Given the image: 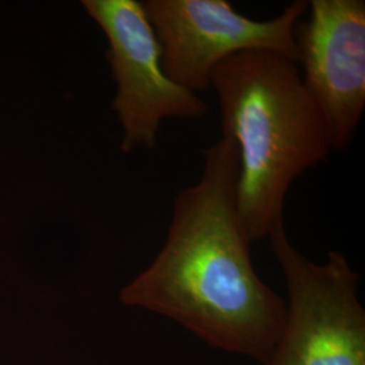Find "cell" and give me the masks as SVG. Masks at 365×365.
Returning <instances> with one entry per match:
<instances>
[{"label": "cell", "instance_id": "6da1fadb", "mask_svg": "<svg viewBox=\"0 0 365 365\" xmlns=\"http://www.w3.org/2000/svg\"><path fill=\"white\" fill-rule=\"evenodd\" d=\"M203 160L199 182L175 196L163 248L119 299L168 318L214 349L262 364L283 333L287 302L250 259L237 214L235 143L222 137Z\"/></svg>", "mask_w": 365, "mask_h": 365}, {"label": "cell", "instance_id": "7a4b0ae2", "mask_svg": "<svg viewBox=\"0 0 365 365\" xmlns=\"http://www.w3.org/2000/svg\"><path fill=\"white\" fill-rule=\"evenodd\" d=\"M210 87L221 108L222 137L238 153V220L255 242L283 222L291 184L327 161L330 133L299 66L283 56L238 53L214 69Z\"/></svg>", "mask_w": 365, "mask_h": 365}, {"label": "cell", "instance_id": "3957f363", "mask_svg": "<svg viewBox=\"0 0 365 365\" xmlns=\"http://www.w3.org/2000/svg\"><path fill=\"white\" fill-rule=\"evenodd\" d=\"M287 286V317L261 365H365V309L357 274L339 250L314 262L295 248L284 222L268 235Z\"/></svg>", "mask_w": 365, "mask_h": 365}, {"label": "cell", "instance_id": "277c9868", "mask_svg": "<svg viewBox=\"0 0 365 365\" xmlns=\"http://www.w3.org/2000/svg\"><path fill=\"white\" fill-rule=\"evenodd\" d=\"M143 7L161 46L164 72L195 93L210 88L214 69L238 53L271 52L299 64L295 29L309 1H292L268 21L242 15L225 0H146Z\"/></svg>", "mask_w": 365, "mask_h": 365}, {"label": "cell", "instance_id": "5b68a950", "mask_svg": "<svg viewBox=\"0 0 365 365\" xmlns=\"http://www.w3.org/2000/svg\"><path fill=\"white\" fill-rule=\"evenodd\" d=\"M81 4L108 42L107 61L117 84L113 110L123 131L122 152L156 148L158 129L165 119L207 115L206 102L164 72L161 46L143 3L84 0Z\"/></svg>", "mask_w": 365, "mask_h": 365}, {"label": "cell", "instance_id": "8992f818", "mask_svg": "<svg viewBox=\"0 0 365 365\" xmlns=\"http://www.w3.org/2000/svg\"><path fill=\"white\" fill-rule=\"evenodd\" d=\"M295 29L303 83L325 118L333 150L352 144L365 110V1L313 0Z\"/></svg>", "mask_w": 365, "mask_h": 365}]
</instances>
